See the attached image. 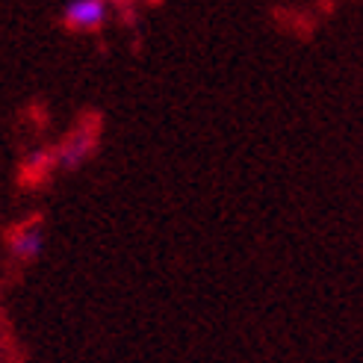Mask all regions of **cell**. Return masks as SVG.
I'll list each match as a JSON object with an SVG mask.
<instances>
[{"instance_id":"3957f363","label":"cell","mask_w":363,"mask_h":363,"mask_svg":"<svg viewBox=\"0 0 363 363\" xmlns=\"http://www.w3.org/2000/svg\"><path fill=\"white\" fill-rule=\"evenodd\" d=\"M89 151H92V142H89V139L68 142V145H65V151H62V162H65L68 169H74V166H80V162L86 160Z\"/></svg>"},{"instance_id":"7a4b0ae2","label":"cell","mask_w":363,"mask_h":363,"mask_svg":"<svg viewBox=\"0 0 363 363\" xmlns=\"http://www.w3.org/2000/svg\"><path fill=\"white\" fill-rule=\"evenodd\" d=\"M9 251H12V257L21 260V263L39 260L42 251H45V230H42V225H24V228H18L12 233V240H9Z\"/></svg>"},{"instance_id":"6da1fadb","label":"cell","mask_w":363,"mask_h":363,"mask_svg":"<svg viewBox=\"0 0 363 363\" xmlns=\"http://www.w3.org/2000/svg\"><path fill=\"white\" fill-rule=\"evenodd\" d=\"M62 24L77 33L101 30L110 18V0H68L60 12Z\"/></svg>"}]
</instances>
